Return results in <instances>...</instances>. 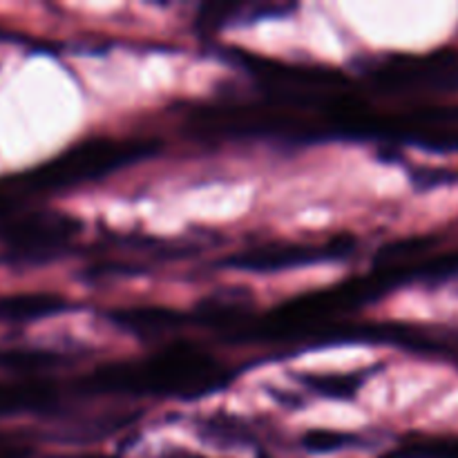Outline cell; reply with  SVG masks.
Instances as JSON below:
<instances>
[{
  "mask_svg": "<svg viewBox=\"0 0 458 458\" xmlns=\"http://www.w3.org/2000/svg\"><path fill=\"white\" fill-rule=\"evenodd\" d=\"M233 380L224 362L188 343H170L143 360L110 362L79 383L81 392L170 396L192 401L219 392Z\"/></svg>",
  "mask_w": 458,
  "mask_h": 458,
  "instance_id": "obj_1",
  "label": "cell"
},
{
  "mask_svg": "<svg viewBox=\"0 0 458 458\" xmlns=\"http://www.w3.org/2000/svg\"><path fill=\"white\" fill-rule=\"evenodd\" d=\"M155 150L157 143L148 139H88L70 146L54 159L36 165L34 170H27L13 183L22 192L74 188L128 168L150 157Z\"/></svg>",
  "mask_w": 458,
  "mask_h": 458,
  "instance_id": "obj_2",
  "label": "cell"
},
{
  "mask_svg": "<svg viewBox=\"0 0 458 458\" xmlns=\"http://www.w3.org/2000/svg\"><path fill=\"white\" fill-rule=\"evenodd\" d=\"M358 72L362 83L383 97L425 101L458 94V54L450 49L365 58Z\"/></svg>",
  "mask_w": 458,
  "mask_h": 458,
  "instance_id": "obj_3",
  "label": "cell"
},
{
  "mask_svg": "<svg viewBox=\"0 0 458 458\" xmlns=\"http://www.w3.org/2000/svg\"><path fill=\"white\" fill-rule=\"evenodd\" d=\"M365 141L403 143L432 152H458V106H416L403 112H374Z\"/></svg>",
  "mask_w": 458,
  "mask_h": 458,
  "instance_id": "obj_4",
  "label": "cell"
},
{
  "mask_svg": "<svg viewBox=\"0 0 458 458\" xmlns=\"http://www.w3.org/2000/svg\"><path fill=\"white\" fill-rule=\"evenodd\" d=\"M81 224L65 213L12 215L0 224L7 262L38 267L61 258L79 235Z\"/></svg>",
  "mask_w": 458,
  "mask_h": 458,
  "instance_id": "obj_5",
  "label": "cell"
},
{
  "mask_svg": "<svg viewBox=\"0 0 458 458\" xmlns=\"http://www.w3.org/2000/svg\"><path fill=\"white\" fill-rule=\"evenodd\" d=\"M353 250V240L347 235L331 237L322 244L307 242H268L255 249L228 258V264L237 271L276 273L284 268L304 267V264L325 262V259H343Z\"/></svg>",
  "mask_w": 458,
  "mask_h": 458,
  "instance_id": "obj_6",
  "label": "cell"
},
{
  "mask_svg": "<svg viewBox=\"0 0 458 458\" xmlns=\"http://www.w3.org/2000/svg\"><path fill=\"white\" fill-rule=\"evenodd\" d=\"M253 316L255 309L250 295L242 289H228L201 300L192 313V322L215 329L219 335L231 340L237 331L253 320Z\"/></svg>",
  "mask_w": 458,
  "mask_h": 458,
  "instance_id": "obj_7",
  "label": "cell"
},
{
  "mask_svg": "<svg viewBox=\"0 0 458 458\" xmlns=\"http://www.w3.org/2000/svg\"><path fill=\"white\" fill-rule=\"evenodd\" d=\"M110 322L139 340H161L177 334L183 327V316L168 307H121L107 313Z\"/></svg>",
  "mask_w": 458,
  "mask_h": 458,
  "instance_id": "obj_8",
  "label": "cell"
},
{
  "mask_svg": "<svg viewBox=\"0 0 458 458\" xmlns=\"http://www.w3.org/2000/svg\"><path fill=\"white\" fill-rule=\"evenodd\" d=\"M72 309V302L54 291H27L0 298V322L7 325H27V322L43 320L58 316Z\"/></svg>",
  "mask_w": 458,
  "mask_h": 458,
  "instance_id": "obj_9",
  "label": "cell"
},
{
  "mask_svg": "<svg viewBox=\"0 0 458 458\" xmlns=\"http://www.w3.org/2000/svg\"><path fill=\"white\" fill-rule=\"evenodd\" d=\"M58 403L54 385L40 378H27L21 383H0V416L18 411H52Z\"/></svg>",
  "mask_w": 458,
  "mask_h": 458,
  "instance_id": "obj_10",
  "label": "cell"
},
{
  "mask_svg": "<svg viewBox=\"0 0 458 458\" xmlns=\"http://www.w3.org/2000/svg\"><path fill=\"white\" fill-rule=\"evenodd\" d=\"M63 362H65V358L52 349L27 347V344L0 347V371H7V374L36 378V376L49 374Z\"/></svg>",
  "mask_w": 458,
  "mask_h": 458,
  "instance_id": "obj_11",
  "label": "cell"
},
{
  "mask_svg": "<svg viewBox=\"0 0 458 458\" xmlns=\"http://www.w3.org/2000/svg\"><path fill=\"white\" fill-rule=\"evenodd\" d=\"M367 371L358 374H335V376H304L302 383L311 392L329 398H353L367 378Z\"/></svg>",
  "mask_w": 458,
  "mask_h": 458,
  "instance_id": "obj_12",
  "label": "cell"
},
{
  "mask_svg": "<svg viewBox=\"0 0 458 458\" xmlns=\"http://www.w3.org/2000/svg\"><path fill=\"white\" fill-rule=\"evenodd\" d=\"M356 443L353 434L344 432H327V429H313L302 437V447L307 452H318V454H327V452L344 450Z\"/></svg>",
  "mask_w": 458,
  "mask_h": 458,
  "instance_id": "obj_13",
  "label": "cell"
},
{
  "mask_svg": "<svg viewBox=\"0 0 458 458\" xmlns=\"http://www.w3.org/2000/svg\"><path fill=\"white\" fill-rule=\"evenodd\" d=\"M34 447L18 437L0 434V458H34Z\"/></svg>",
  "mask_w": 458,
  "mask_h": 458,
  "instance_id": "obj_14",
  "label": "cell"
},
{
  "mask_svg": "<svg viewBox=\"0 0 458 458\" xmlns=\"http://www.w3.org/2000/svg\"><path fill=\"white\" fill-rule=\"evenodd\" d=\"M454 177H458V174L450 173V170H434V168H419L414 170V174H411L414 182H420L428 188L441 186V183H450L454 182Z\"/></svg>",
  "mask_w": 458,
  "mask_h": 458,
  "instance_id": "obj_15",
  "label": "cell"
}]
</instances>
